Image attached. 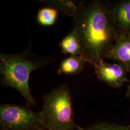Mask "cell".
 I'll list each match as a JSON object with an SVG mask.
<instances>
[{
	"label": "cell",
	"mask_w": 130,
	"mask_h": 130,
	"mask_svg": "<svg viewBox=\"0 0 130 130\" xmlns=\"http://www.w3.org/2000/svg\"><path fill=\"white\" fill-rule=\"evenodd\" d=\"M110 1H81L73 16V29L82 46L80 56L94 66L118 36L109 15Z\"/></svg>",
	"instance_id": "cell-1"
},
{
	"label": "cell",
	"mask_w": 130,
	"mask_h": 130,
	"mask_svg": "<svg viewBox=\"0 0 130 130\" xmlns=\"http://www.w3.org/2000/svg\"><path fill=\"white\" fill-rule=\"evenodd\" d=\"M50 57H41L33 52L31 45L19 54H0V75L2 85L15 89L23 96L27 106L36 105L29 87L31 73L51 63Z\"/></svg>",
	"instance_id": "cell-2"
},
{
	"label": "cell",
	"mask_w": 130,
	"mask_h": 130,
	"mask_svg": "<svg viewBox=\"0 0 130 130\" xmlns=\"http://www.w3.org/2000/svg\"><path fill=\"white\" fill-rule=\"evenodd\" d=\"M43 105L39 112L46 130H82L74 121L71 90L67 84L42 95Z\"/></svg>",
	"instance_id": "cell-3"
},
{
	"label": "cell",
	"mask_w": 130,
	"mask_h": 130,
	"mask_svg": "<svg viewBox=\"0 0 130 130\" xmlns=\"http://www.w3.org/2000/svg\"><path fill=\"white\" fill-rule=\"evenodd\" d=\"M30 107L3 104L0 106L1 130H46L39 112Z\"/></svg>",
	"instance_id": "cell-4"
},
{
	"label": "cell",
	"mask_w": 130,
	"mask_h": 130,
	"mask_svg": "<svg viewBox=\"0 0 130 130\" xmlns=\"http://www.w3.org/2000/svg\"><path fill=\"white\" fill-rule=\"evenodd\" d=\"M94 67L98 79L113 88H120L129 81L126 78L127 71L119 63H107L103 59Z\"/></svg>",
	"instance_id": "cell-5"
},
{
	"label": "cell",
	"mask_w": 130,
	"mask_h": 130,
	"mask_svg": "<svg viewBox=\"0 0 130 130\" xmlns=\"http://www.w3.org/2000/svg\"><path fill=\"white\" fill-rule=\"evenodd\" d=\"M109 15L118 36L130 34V0L110 2Z\"/></svg>",
	"instance_id": "cell-6"
},
{
	"label": "cell",
	"mask_w": 130,
	"mask_h": 130,
	"mask_svg": "<svg viewBox=\"0 0 130 130\" xmlns=\"http://www.w3.org/2000/svg\"><path fill=\"white\" fill-rule=\"evenodd\" d=\"M104 58L118 61L130 72V34L118 36Z\"/></svg>",
	"instance_id": "cell-7"
},
{
	"label": "cell",
	"mask_w": 130,
	"mask_h": 130,
	"mask_svg": "<svg viewBox=\"0 0 130 130\" xmlns=\"http://www.w3.org/2000/svg\"><path fill=\"white\" fill-rule=\"evenodd\" d=\"M86 62L81 56H70L61 62L57 73L67 75L78 74L83 71Z\"/></svg>",
	"instance_id": "cell-8"
},
{
	"label": "cell",
	"mask_w": 130,
	"mask_h": 130,
	"mask_svg": "<svg viewBox=\"0 0 130 130\" xmlns=\"http://www.w3.org/2000/svg\"><path fill=\"white\" fill-rule=\"evenodd\" d=\"M62 53L70 54L71 56L79 55L82 52L81 42L78 35L72 29L59 43Z\"/></svg>",
	"instance_id": "cell-9"
},
{
	"label": "cell",
	"mask_w": 130,
	"mask_h": 130,
	"mask_svg": "<svg viewBox=\"0 0 130 130\" xmlns=\"http://www.w3.org/2000/svg\"><path fill=\"white\" fill-rule=\"evenodd\" d=\"M58 10L52 6L45 7L39 10L37 15V21L42 26L48 27L55 23Z\"/></svg>",
	"instance_id": "cell-10"
},
{
	"label": "cell",
	"mask_w": 130,
	"mask_h": 130,
	"mask_svg": "<svg viewBox=\"0 0 130 130\" xmlns=\"http://www.w3.org/2000/svg\"><path fill=\"white\" fill-rule=\"evenodd\" d=\"M43 2L56 8L62 14L72 17L78 3V2H74L71 1H44Z\"/></svg>",
	"instance_id": "cell-11"
},
{
	"label": "cell",
	"mask_w": 130,
	"mask_h": 130,
	"mask_svg": "<svg viewBox=\"0 0 130 130\" xmlns=\"http://www.w3.org/2000/svg\"><path fill=\"white\" fill-rule=\"evenodd\" d=\"M82 130H130V125H120L106 122H98L87 126Z\"/></svg>",
	"instance_id": "cell-12"
},
{
	"label": "cell",
	"mask_w": 130,
	"mask_h": 130,
	"mask_svg": "<svg viewBox=\"0 0 130 130\" xmlns=\"http://www.w3.org/2000/svg\"><path fill=\"white\" fill-rule=\"evenodd\" d=\"M126 96L128 98H130V80L129 81V85L128 86L127 92L126 93Z\"/></svg>",
	"instance_id": "cell-13"
}]
</instances>
